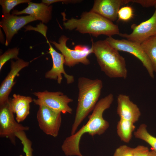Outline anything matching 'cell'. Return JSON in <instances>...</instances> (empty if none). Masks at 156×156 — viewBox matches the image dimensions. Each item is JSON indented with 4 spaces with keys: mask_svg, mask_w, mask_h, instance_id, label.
<instances>
[{
    "mask_svg": "<svg viewBox=\"0 0 156 156\" xmlns=\"http://www.w3.org/2000/svg\"><path fill=\"white\" fill-rule=\"evenodd\" d=\"M114 96L110 93L98 101L92 114L88 116L87 122L73 135L67 137L64 141L61 148L66 156H84L81 153L79 144L82 136L85 133L93 136L103 134L109 128L108 122L105 120L104 112L110 107Z\"/></svg>",
    "mask_w": 156,
    "mask_h": 156,
    "instance_id": "cell-1",
    "label": "cell"
},
{
    "mask_svg": "<svg viewBox=\"0 0 156 156\" xmlns=\"http://www.w3.org/2000/svg\"><path fill=\"white\" fill-rule=\"evenodd\" d=\"M63 14V25L66 29H75L81 34L88 33L96 37L101 35L111 37L120 33L117 25L96 13L86 12L82 13L79 19H68Z\"/></svg>",
    "mask_w": 156,
    "mask_h": 156,
    "instance_id": "cell-2",
    "label": "cell"
},
{
    "mask_svg": "<svg viewBox=\"0 0 156 156\" xmlns=\"http://www.w3.org/2000/svg\"><path fill=\"white\" fill-rule=\"evenodd\" d=\"M77 86L78 103L71 135L75 133L82 122L93 110L101 95L103 83L98 79H92L81 77L78 79Z\"/></svg>",
    "mask_w": 156,
    "mask_h": 156,
    "instance_id": "cell-3",
    "label": "cell"
},
{
    "mask_svg": "<svg viewBox=\"0 0 156 156\" xmlns=\"http://www.w3.org/2000/svg\"><path fill=\"white\" fill-rule=\"evenodd\" d=\"M92 47L101 70L110 78L126 79L128 70L125 59L105 40L92 42Z\"/></svg>",
    "mask_w": 156,
    "mask_h": 156,
    "instance_id": "cell-4",
    "label": "cell"
},
{
    "mask_svg": "<svg viewBox=\"0 0 156 156\" xmlns=\"http://www.w3.org/2000/svg\"><path fill=\"white\" fill-rule=\"evenodd\" d=\"M69 39L64 35H62L59 38L58 43L53 41H50L55 48L60 51L64 57V64L69 67H72L80 63L85 65L90 64L88 56L93 52L92 47L82 45L76 46L74 49L68 47L66 44Z\"/></svg>",
    "mask_w": 156,
    "mask_h": 156,
    "instance_id": "cell-5",
    "label": "cell"
},
{
    "mask_svg": "<svg viewBox=\"0 0 156 156\" xmlns=\"http://www.w3.org/2000/svg\"><path fill=\"white\" fill-rule=\"evenodd\" d=\"M37 99H33L37 105H44L63 114H71L73 109L68 104L73 101L71 98L60 91L51 92L47 90L34 92Z\"/></svg>",
    "mask_w": 156,
    "mask_h": 156,
    "instance_id": "cell-6",
    "label": "cell"
},
{
    "mask_svg": "<svg viewBox=\"0 0 156 156\" xmlns=\"http://www.w3.org/2000/svg\"><path fill=\"white\" fill-rule=\"evenodd\" d=\"M14 114L9 99L0 105V137L8 139L12 144L15 145V133L20 131H28L29 127L18 123L14 118Z\"/></svg>",
    "mask_w": 156,
    "mask_h": 156,
    "instance_id": "cell-7",
    "label": "cell"
},
{
    "mask_svg": "<svg viewBox=\"0 0 156 156\" xmlns=\"http://www.w3.org/2000/svg\"><path fill=\"white\" fill-rule=\"evenodd\" d=\"M105 40L117 51L129 53L137 58L141 62L150 76L152 78H154V71L152 64L142 48L141 44L125 39H116L112 36L108 37Z\"/></svg>",
    "mask_w": 156,
    "mask_h": 156,
    "instance_id": "cell-8",
    "label": "cell"
},
{
    "mask_svg": "<svg viewBox=\"0 0 156 156\" xmlns=\"http://www.w3.org/2000/svg\"><path fill=\"white\" fill-rule=\"evenodd\" d=\"M61 114L45 106H39L37 119L40 129L47 135L57 137L61 124Z\"/></svg>",
    "mask_w": 156,
    "mask_h": 156,
    "instance_id": "cell-9",
    "label": "cell"
},
{
    "mask_svg": "<svg viewBox=\"0 0 156 156\" xmlns=\"http://www.w3.org/2000/svg\"><path fill=\"white\" fill-rule=\"evenodd\" d=\"M155 12L149 19L137 25L133 24L131 26L133 30L130 34H119V35L127 40L141 44L148 38L156 35V3Z\"/></svg>",
    "mask_w": 156,
    "mask_h": 156,
    "instance_id": "cell-10",
    "label": "cell"
},
{
    "mask_svg": "<svg viewBox=\"0 0 156 156\" xmlns=\"http://www.w3.org/2000/svg\"><path fill=\"white\" fill-rule=\"evenodd\" d=\"M36 20L29 15L18 16L10 14L2 15L0 26L6 36L5 45L6 46L9 45L14 36L21 28L27 24Z\"/></svg>",
    "mask_w": 156,
    "mask_h": 156,
    "instance_id": "cell-11",
    "label": "cell"
},
{
    "mask_svg": "<svg viewBox=\"0 0 156 156\" xmlns=\"http://www.w3.org/2000/svg\"><path fill=\"white\" fill-rule=\"evenodd\" d=\"M47 40V42L49 46L48 53L51 56L53 64L51 69L46 73L45 75V78L56 80L57 83L60 84L62 82V74H63L68 84L73 83L74 81V77L67 74L64 69V57L62 54L56 51L51 45L48 40Z\"/></svg>",
    "mask_w": 156,
    "mask_h": 156,
    "instance_id": "cell-12",
    "label": "cell"
},
{
    "mask_svg": "<svg viewBox=\"0 0 156 156\" xmlns=\"http://www.w3.org/2000/svg\"><path fill=\"white\" fill-rule=\"evenodd\" d=\"M29 64V62L20 58L15 61H11L10 70L0 87V105L9 100V95L15 83L14 80L16 76L22 69L28 66Z\"/></svg>",
    "mask_w": 156,
    "mask_h": 156,
    "instance_id": "cell-13",
    "label": "cell"
},
{
    "mask_svg": "<svg viewBox=\"0 0 156 156\" xmlns=\"http://www.w3.org/2000/svg\"><path fill=\"white\" fill-rule=\"evenodd\" d=\"M131 0H95L90 11L96 13L112 21H116L121 6Z\"/></svg>",
    "mask_w": 156,
    "mask_h": 156,
    "instance_id": "cell-14",
    "label": "cell"
},
{
    "mask_svg": "<svg viewBox=\"0 0 156 156\" xmlns=\"http://www.w3.org/2000/svg\"><path fill=\"white\" fill-rule=\"evenodd\" d=\"M117 112L120 118L134 123L139 119L141 112L138 106L131 100L129 96L119 94L117 96Z\"/></svg>",
    "mask_w": 156,
    "mask_h": 156,
    "instance_id": "cell-15",
    "label": "cell"
},
{
    "mask_svg": "<svg viewBox=\"0 0 156 156\" xmlns=\"http://www.w3.org/2000/svg\"><path fill=\"white\" fill-rule=\"evenodd\" d=\"M28 4L27 7L24 9L20 11L13 10L12 14L16 15L28 14L36 20L41 21L43 23H47L51 19L53 7L52 5H48L42 2L37 3L30 1Z\"/></svg>",
    "mask_w": 156,
    "mask_h": 156,
    "instance_id": "cell-16",
    "label": "cell"
},
{
    "mask_svg": "<svg viewBox=\"0 0 156 156\" xmlns=\"http://www.w3.org/2000/svg\"><path fill=\"white\" fill-rule=\"evenodd\" d=\"M9 100L11 109L16 114V121L19 123L23 121L29 114L30 104L33 99L30 96L14 94Z\"/></svg>",
    "mask_w": 156,
    "mask_h": 156,
    "instance_id": "cell-17",
    "label": "cell"
},
{
    "mask_svg": "<svg viewBox=\"0 0 156 156\" xmlns=\"http://www.w3.org/2000/svg\"><path fill=\"white\" fill-rule=\"evenodd\" d=\"M134 124L129 121L120 118L117 125V132L122 141L126 143L130 142L135 128Z\"/></svg>",
    "mask_w": 156,
    "mask_h": 156,
    "instance_id": "cell-18",
    "label": "cell"
},
{
    "mask_svg": "<svg viewBox=\"0 0 156 156\" xmlns=\"http://www.w3.org/2000/svg\"><path fill=\"white\" fill-rule=\"evenodd\" d=\"M141 45L151 62L154 72L156 73V35L148 38Z\"/></svg>",
    "mask_w": 156,
    "mask_h": 156,
    "instance_id": "cell-19",
    "label": "cell"
},
{
    "mask_svg": "<svg viewBox=\"0 0 156 156\" xmlns=\"http://www.w3.org/2000/svg\"><path fill=\"white\" fill-rule=\"evenodd\" d=\"M146 125H140L137 130L134 133L135 137L143 140L151 146L156 152V137L150 134L146 129Z\"/></svg>",
    "mask_w": 156,
    "mask_h": 156,
    "instance_id": "cell-20",
    "label": "cell"
},
{
    "mask_svg": "<svg viewBox=\"0 0 156 156\" xmlns=\"http://www.w3.org/2000/svg\"><path fill=\"white\" fill-rule=\"evenodd\" d=\"M25 131H21L16 132V138L21 141L23 145V151L26 156H33V149L32 147L31 141L27 137Z\"/></svg>",
    "mask_w": 156,
    "mask_h": 156,
    "instance_id": "cell-21",
    "label": "cell"
},
{
    "mask_svg": "<svg viewBox=\"0 0 156 156\" xmlns=\"http://www.w3.org/2000/svg\"><path fill=\"white\" fill-rule=\"evenodd\" d=\"M31 1L30 0H0V4L2 8L3 15L10 14L11 10L17 5L28 3Z\"/></svg>",
    "mask_w": 156,
    "mask_h": 156,
    "instance_id": "cell-22",
    "label": "cell"
},
{
    "mask_svg": "<svg viewBox=\"0 0 156 156\" xmlns=\"http://www.w3.org/2000/svg\"><path fill=\"white\" fill-rule=\"evenodd\" d=\"M19 48L17 47L9 49L0 56V71L5 63L10 59L18 60L19 53Z\"/></svg>",
    "mask_w": 156,
    "mask_h": 156,
    "instance_id": "cell-23",
    "label": "cell"
},
{
    "mask_svg": "<svg viewBox=\"0 0 156 156\" xmlns=\"http://www.w3.org/2000/svg\"><path fill=\"white\" fill-rule=\"evenodd\" d=\"M133 16V8L130 6H125L120 8L118 12L119 20L127 21L130 20Z\"/></svg>",
    "mask_w": 156,
    "mask_h": 156,
    "instance_id": "cell-24",
    "label": "cell"
},
{
    "mask_svg": "<svg viewBox=\"0 0 156 156\" xmlns=\"http://www.w3.org/2000/svg\"><path fill=\"white\" fill-rule=\"evenodd\" d=\"M133 149L125 145H121L116 149L113 156H133Z\"/></svg>",
    "mask_w": 156,
    "mask_h": 156,
    "instance_id": "cell-25",
    "label": "cell"
},
{
    "mask_svg": "<svg viewBox=\"0 0 156 156\" xmlns=\"http://www.w3.org/2000/svg\"><path fill=\"white\" fill-rule=\"evenodd\" d=\"M149 152L147 147L141 145H138L133 148V156H148Z\"/></svg>",
    "mask_w": 156,
    "mask_h": 156,
    "instance_id": "cell-26",
    "label": "cell"
},
{
    "mask_svg": "<svg viewBox=\"0 0 156 156\" xmlns=\"http://www.w3.org/2000/svg\"><path fill=\"white\" fill-rule=\"evenodd\" d=\"M137 3L145 7L154 6L156 3V0H131V2Z\"/></svg>",
    "mask_w": 156,
    "mask_h": 156,
    "instance_id": "cell-27",
    "label": "cell"
},
{
    "mask_svg": "<svg viewBox=\"0 0 156 156\" xmlns=\"http://www.w3.org/2000/svg\"><path fill=\"white\" fill-rule=\"evenodd\" d=\"M82 1L78 0H42V2L48 5L55 3L57 2H62L65 3H76L80 2Z\"/></svg>",
    "mask_w": 156,
    "mask_h": 156,
    "instance_id": "cell-28",
    "label": "cell"
},
{
    "mask_svg": "<svg viewBox=\"0 0 156 156\" xmlns=\"http://www.w3.org/2000/svg\"><path fill=\"white\" fill-rule=\"evenodd\" d=\"M0 41L1 43L2 44H4V43L5 44V39L4 37V35L3 32L2 31L1 27L0 29Z\"/></svg>",
    "mask_w": 156,
    "mask_h": 156,
    "instance_id": "cell-29",
    "label": "cell"
},
{
    "mask_svg": "<svg viewBox=\"0 0 156 156\" xmlns=\"http://www.w3.org/2000/svg\"><path fill=\"white\" fill-rule=\"evenodd\" d=\"M148 156H156V152L153 150L149 151Z\"/></svg>",
    "mask_w": 156,
    "mask_h": 156,
    "instance_id": "cell-30",
    "label": "cell"
}]
</instances>
